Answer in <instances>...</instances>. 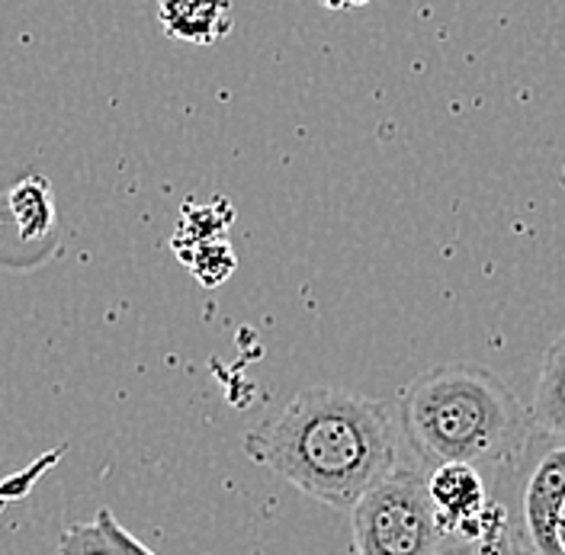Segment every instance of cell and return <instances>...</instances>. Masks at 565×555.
Segmentation results:
<instances>
[{"label": "cell", "instance_id": "obj_2", "mask_svg": "<svg viewBox=\"0 0 565 555\" xmlns=\"http://www.w3.org/2000/svg\"><path fill=\"white\" fill-rule=\"evenodd\" d=\"M402 434L434 466L501 472L530 447L536 427L511 385L479 366H430L402 395Z\"/></svg>", "mask_w": 565, "mask_h": 555}, {"label": "cell", "instance_id": "obj_3", "mask_svg": "<svg viewBox=\"0 0 565 555\" xmlns=\"http://www.w3.org/2000/svg\"><path fill=\"white\" fill-rule=\"evenodd\" d=\"M351 517L353 555H440L447 540L430 508L427 476L412 462L373 488Z\"/></svg>", "mask_w": 565, "mask_h": 555}, {"label": "cell", "instance_id": "obj_4", "mask_svg": "<svg viewBox=\"0 0 565 555\" xmlns=\"http://www.w3.org/2000/svg\"><path fill=\"white\" fill-rule=\"evenodd\" d=\"M565 511V447L556 444L524 488V530L514 533L533 555H563L559 549V521Z\"/></svg>", "mask_w": 565, "mask_h": 555}, {"label": "cell", "instance_id": "obj_5", "mask_svg": "<svg viewBox=\"0 0 565 555\" xmlns=\"http://www.w3.org/2000/svg\"><path fill=\"white\" fill-rule=\"evenodd\" d=\"M530 417L536 434L553 437L565 447V328L543 353L536 392L530 402Z\"/></svg>", "mask_w": 565, "mask_h": 555}, {"label": "cell", "instance_id": "obj_7", "mask_svg": "<svg viewBox=\"0 0 565 555\" xmlns=\"http://www.w3.org/2000/svg\"><path fill=\"white\" fill-rule=\"evenodd\" d=\"M10 209H13V218H17L23 238L45 235L52 228V222H55L52 190H49V183L42 177H30L26 183H20L10 193Z\"/></svg>", "mask_w": 565, "mask_h": 555}, {"label": "cell", "instance_id": "obj_8", "mask_svg": "<svg viewBox=\"0 0 565 555\" xmlns=\"http://www.w3.org/2000/svg\"><path fill=\"white\" fill-rule=\"evenodd\" d=\"M180 260L190 264V270L196 274V279L203 286H218L225 279L232 277L235 270V254L225 238H212V242H200V244H186L180 247Z\"/></svg>", "mask_w": 565, "mask_h": 555}, {"label": "cell", "instance_id": "obj_6", "mask_svg": "<svg viewBox=\"0 0 565 555\" xmlns=\"http://www.w3.org/2000/svg\"><path fill=\"white\" fill-rule=\"evenodd\" d=\"M158 20L171 39L212 45L232 33V7L228 3H161Z\"/></svg>", "mask_w": 565, "mask_h": 555}, {"label": "cell", "instance_id": "obj_14", "mask_svg": "<svg viewBox=\"0 0 565 555\" xmlns=\"http://www.w3.org/2000/svg\"><path fill=\"white\" fill-rule=\"evenodd\" d=\"M559 549L565 555V511H563V521H559Z\"/></svg>", "mask_w": 565, "mask_h": 555}, {"label": "cell", "instance_id": "obj_1", "mask_svg": "<svg viewBox=\"0 0 565 555\" xmlns=\"http://www.w3.org/2000/svg\"><path fill=\"white\" fill-rule=\"evenodd\" d=\"M398 437L402 420L392 405L338 385H316L247 430L245 452L302 494L353 511L402 466Z\"/></svg>", "mask_w": 565, "mask_h": 555}, {"label": "cell", "instance_id": "obj_12", "mask_svg": "<svg viewBox=\"0 0 565 555\" xmlns=\"http://www.w3.org/2000/svg\"><path fill=\"white\" fill-rule=\"evenodd\" d=\"M511 540H514V533H511L504 543L492 546V549H482V555H514V543H511Z\"/></svg>", "mask_w": 565, "mask_h": 555}, {"label": "cell", "instance_id": "obj_10", "mask_svg": "<svg viewBox=\"0 0 565 555\" xmlns=\"http://www.w3.org/2000/svg\"><path fill=\"white\" fill-rule=\"evenodd\" d=\"M97 523L104 526L106 540L113 543V549H116V555H154L148 546H141L139 540L126 530V526H119L116 523V517L109 514V511H97Z\"/></svg>", "mask_w": 565, "mask_h": 555}, {"label": "cell", "instance_id": "obj_9", "mask_svg": "<svg viewBox=\"0 0 565 555\" xmlns=\"http://www.w3.org/2000/svg\"><path fill=\"white\" fill-rule=\"evenodd\" d=\"M58 555H116L113 543L106 540L104 526L94 523H74L58 536Z\"/></svg>", "mask_w": 565, "mask_h": 555}, {"label": "cell", "instance_id": "obj_11", "mask_svg": "<svg viewBox=\"0 0 565 555\" xmlns=\"http://www.w3.org/2000/svg\"><path fill=\"white\" fill-rule=\"evenodd\" d=\"M440 555H482L476 546H469V543H462V540H457V536H447L444 540V549H440Z\"/></svg>", "mask_w": 565, "mask_h": 555}, {"label": "cell", "instance_id": "obj_13", "mask_svg": "<svg viewBox=\"0 0 565 555\" xmlns=\"http://www.w3.org/2000/svg\"><path fill=\"white\" fill-rule=\"evenodd\" d=\"M511 543H514V555H533V553H530V549H527V546H524V543L518 540V536H514Z\"/></svg>", "mask_w": 565, "mask_h": 555}]
</instances>
